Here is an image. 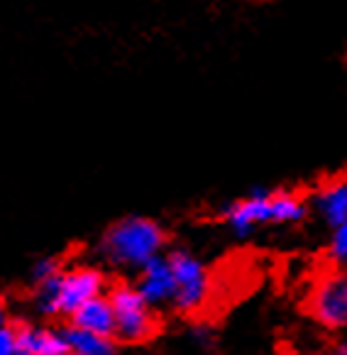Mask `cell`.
I'll return each mask as SVG.
<instances>
[{
    "label": "cell",
    "mask_w": 347,
    "mask_h": 355,
    "mask_svg": "<svg viewBox=\"0 0 347 355\" xmlns=\"http://www.w3.org/2000/svg\"><path fill=\"white\" fill-rule=\"evenodd\" d=\"M308 193L301 189H254L235 199L218 214L228 228L238 235H249L262 225L301 223L308 216Z\"/></svg>",
    "instance_id": "6da1fadb"
},
{
    "label": "cell",
    "mask_w": 347,
    "mask_h": 355,
    "mask_svg": "<svg viewBox=\"0 0 347 355\" xmlns=\"http://www.w3.org/2000/svg\"><path fill=\"white\" fill-rule=\"evenodd\" d=\"M169 245V233L147 216H125L105 228L100 252L113 265L142 270Z\"/></svg>",
    "instance_id": "7a4b0ae2"
},
{
    "label": "cell",
    "mask_w": 347,
    "mask_h": 355,
    "mask_svg": "<svg viewBox=\"0 0 347 355\" xmlns=\"http://www.w3.org/2000/svg\"><path fill=\"white\" fill-rule=\"evenodd\" d=\"M105 289L103 272L96 267H69L35 284V304L47 316H71Z\"/></svg>",
    "instance_id": "3957f363"
},
{
    "label": "cell",
    "mask_w": 347,
    "mask_h": 355,
    "mask_svg": "<svg viewBox=\"0 0 347 355\" xmlns=\"http://www.w3.org/2000/svg\"><path fill=\"white\" fill-rule=\"evenodd\" d=\"M108 299L115 309V343L118 345H142L154 340L161 334V319L154 306L145 302L137 292L135 282H120L108 287Z\"/></svg>",
    "instance_id": "277c9868"
},
{
    "label": "cell",
    "mask_w": 347,
    "mask_h": 355,
    "mask_svg": "<svg viewBox=\"0 0 347 355\" xmlns=\"http://www.w3.org/2000/svg\"><path fill=\"white\" fill-rule=\"evenodd\" d=\"M169 262L174 270V279H177V294H174L171 306L179 313L193 316L206 306L208 294H211V277L203 262L186 250H171Z\"/></svg>",
    "instance_id": "5b68a950"
},
{
    "label": "cell",
    "mask_w": 347,
    "mask_h": 355,
    "mask_svg": "<svg viewBox=\"0 0 347 355\" xmlns=\"http://www.w3.org/2000/svg\"><path fill=\"white\" fill-rule=\"evenodd\" d=\"M311 316L328 331L347 329V267L328 272L308 297Z\"/></svg>",
    "instance_id": "8992f818"
},
{
    "label": "cell",
    "mask_w": 347,
    "mask_h": 355,
    "mask_svg": "<svg viewBox=\"0 0 347 355\" xmlns=\"http://www.w3.org/2000/svg\"><path fill=\"white\" fill-rule=\"evenodd\" d=\"M137 292L145 297L150 306H161V304H174V294H177V279H174V270H171L169 255H157L154 260L147 262L142 270H137L135 279Z\"/></svg>",
    "instance_id": "52a82bcc"
},
{
    "label": "cell",
    "mask_w": 347,
    "mask_h": 355,
    "mask_svg": "<svg viewBox=\"0 0 347 355\" xmlns=\"http://www.w3.org/2000/svg\"><path fill=\"white\" fill-rule=\"evenodd\" d=\"M17 334V350H27L32 355H64L69 353V343L62 331L47 329V326L22 324L12 321Z\"/></svg>",
    "instance_id": "ba28073f"
},
{
    "label": "cell",
    "mask_w": 347,
    "mask_h": 355,
    "mask_svg": "<svg viewBox=\"0 0 347 355\" xmlns=\"http://www.w3.org/2000/svg\"><path fill=\"white\" fill-rule=\"evenodd\" d=\"M69 324L81 326L86 331H94L98 336H108L115 338V309L113 302L108 299V294H100V297L86 302L76 313L69 316Z\"/></svg>",
    "instance_id": "9c48e42d"
},
{
    "label": "cell",
    "mask_w": 347,
    "mask_h": 355,
    "mask_svg": "<svg viewBox=\"0 0 347 355\" xmlns=\"http://www.w3.org/2000/svg\"><path fill=\"white\" fill-rule=\"evenodd\" d=\"M316 206L330 230L347 223V179H332L323 184L316 193Z\"/></svg>",
    "instance_id": "30bf717a"
},
{
    "label": "cell",
    "mask_w": 347,
    "mask_h": 355,
    "mask_svg": "<svg viewBox=\"0 0 347 355\" xmlns=\"http://www.w3.org/2000/svg\"><path fill=\"white\" fill-rule=\"evenodd\" d=\"M64 338L69 343V350L76 355H113L118 343L115 338H108V336H98L94 331H86L81 326L66 324L62 329Z\"/></svg>",
    "instance_id": "8fae6325"
},
{
    "label": "cell",
    "mask_w": 347,
    "mask_h": 355,
    "mask_svg": "<svg viewBox=\"0 0 347 355\" xmlns=\"http://www.w3.org/2000/svg\"><path fill=\"white\" fill-rule=\"evenodd\" d=\"M328 255H330V260L335 262V265H347V223L332 228Z\"/></svg>",
    "instance_id": "7c38bea8"
},
{
    "label": "cell",
    "mask_w": 347,
    "mask_h": 355,
    "mask_svg": "<svg viewBox=\"0 0 347 355\" xmlns=\"http://www.w3.org/2000/svg\"><path fill=\"white\" fill-rule=\"evenodd\" d=\"M62 270H64L62 257H44V260L37 262L35 270H32V279H35V284H39V282H44V279L54 277V275Z\"/></svg>",
    "instance_id": "4fadbf2b"
},
{
    "label": "cell",
    "mask_w": 347,
    "mask_h": 355,
    "mask_svg": "<svg viewBox=\"0 0 347 355\" xmlns=\"http://www.w3.org/2000/svg\"><path fill=\"white\" fill-rule=\"evenodd\" d=\"M17 350V334H15V324L8 321L0 329V355H12Z\"/></svg>",
    "instance_id": "5bb4252c"
},
{
    "label": "cell",
    "mask_w": 347,
    "mask_h": 355,
    "mask_svg": "<svg viewBox=\"0 0 347 355\" xmlns=\"http://www.w3.org/2000/svg\"><path fill=\"white\" fill-rule=\"evenodd\" d=\"M328 355H347V336H340V338L330 345Z\"/></svg>",
    "instance_id": "9a60e30c"
},
{
    "label": "cell",
    "mask_w": 347,
    "mask_h": 355,
    "mask_svg": "<svg viewBox=\"0 0 347 355\" xmlns=\"http://www.w3.org/2000/svg\"><path fill=\"white\" fill-rule=\"evenodd\" d=\"M281 355H321V353H311V350H281Z\"/></svg>",
    "instance_id": "2e32d148"
},
{
    "label": "cell",
    "mask_w": 347,
    "mask_h": 355,
    "mask_svg": "<svg viewBox=\"0 0 347 355\" xmlns=\"http://www.w3.org/2000/svg\"><path fill=\"white\" fill-rule=\"evenodd\" d=\"M12 355H32V353H27V350H15Z\"/></svg>",
    "instance_id": "e0dca14e"
},
{
    "label": "cell",
    "mask_w": 347,
    "mask_h": 355,
    "mask_svg": "<svg viewBox=\"0 0 347 355\" xmlns=\"http://www.w3.org/2000/svg\"><path fill=\"white\" fill-rule=\"evenodd\" d=\"M64 355H76V353H71V350H69V353H64Z\"/></svg>",
    "instance_id": "ac0fdd59"
}]
</instances>
